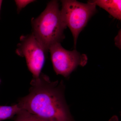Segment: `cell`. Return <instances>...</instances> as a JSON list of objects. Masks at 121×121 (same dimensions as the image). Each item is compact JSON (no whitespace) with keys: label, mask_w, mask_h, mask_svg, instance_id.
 <instances>
[{"label":"cell","mask_w":121,"mask_h":121,"mask_svg":"<svg viewBox=\"0 0 121 121\" xmlns=\"http://www.w3.org/2000/svg\"><path fill=\"white\" fill-rule=\"evenodd\" d=\"M30 84L29 94L17 104L21 109L45 121H75L65 101L62 82H52L41 73Z\"/></svg>","instance_id":"obj_1"},{"label":"cell","mask_w":121,"mask_h":121,"mask_svg":"<svg viewBox=\"0 0 121 121\" xmlns=\"http://www.w3.org/2000/svg\"><path fill=\"white\" fill-rule=\"evenodd\" d=\"M33 34L48 52L49 48L64 39V31L67 27L61 18L58 1L48 2L38 17L31 21Z\"/></svg>","instance_id":"obj_2"},{"label":"cell","mask_w":121,"mask_h":121,"mask_svg":"<svg viewBox=\"0 0 121 121\" xmlns=\"http://www.w3.org/2000/svg\"><path fill=\"white\" fill-rule=\"evenodd\" d=\"M60 15L63 22L73 35L76 48L79 35L91 17L96 12V6L89 2L84 4L75 0L61 1Z\"/></svg>","instance_id":"obj_3"},{"label":"cell","mask_w":121,"mask_h":121,"mask_svg":"<svg viewBox=\"0 0 121 121\" xmlns=\"http://www.w3.org/2000/svg\"><path fill=\"white\" fill-rule=\"evenodd\" d=\"M16 52L19 56L25 58L33 78H39L48 52L32 33L21 36Z\"/></svg>","instance_id":"obj_4"},{"label":"cell","mask_w":121,"mask_h":121,"mask_svg":"<svg viewBox=\"0 0 121 121\" xmlns=\"http://www.w3.org/2000/svg\"><path fill=\"white\" fill-rule=\"evenodd\" d=\"M48 52L54 70L57 74L65 78L69 76L78 66H85L87 56L76 50L70 51L63 47L60 43H56L49 48Z\"/></svg>","instance_id":"obj_5"},{"label":"cell","mask_w":121,"mask_h":121,"mask_svg":"<svg viewBox=\"0 0 121 121\" xmlns=\"http://www.w3.org/2000/svg\"><path fill=\"white\" fill-rule=\"evenodd\" d=\"M88 2L104 9L114 18L121 20V0H95L89 1Z\"/></svg>","instance_id":"obj_6"},{"label":"cell","mask_w":121,"mask_h":121,"mask_svg":"<svg viewBox=\"0 0 121 121\" xmlns=\"http://www.w3.org/2000/svg\"><path fill=\"white\" fill-rule=\"evenodd\" d=\"M21 110L17 104L11 106H0V121L13 117Z\"/></svg>","instance_id":"obj_7"},{"label":"cell","mask_w":121,"mask_h":121,"mask_svg":"<svg viewBox=\"0 0 121 121\" xmlns=\"http://www.w3.org/2000/svg\"><path fill=\"white\" fill-rule=\"evenodd\" d=\"M15 121H45L39 117L22 110L16 115Z\"/></svg>","instance_id":"obj_8"},{"label":"cell","mask_w":121,"mask_h":121,"mask_svg":"<svg viewBox=\"0 0 121 121\" xmlns=\"http://www.w3.org/2000/svg\"><path fill=\"white\" fill-rule=\"evenodd\" d=\"M15 1L17 7V12L19 13L28 5L35 1L33 0H16Z\"/></svg>","instance_id":"obj_9"},{"label":"cell","mask_w":121,"mask_h":121,"mask_svg":"<svg viewBox=\"0 0 121 121\" xmlns=\"http://www.w3.org/2000/svg\"><path fill=\"white\" fill-rule=\"evenodd\" d=\"M2 1L0 0V14L1 8V5H2Z\"/></svg>","instance_id":"obj_10"},{"label":"cell","mask_w":121,"mask_h":121,"mask_svg":"<svg viewBox=\"0 0 121 121\" xmlns=\"http://www.w3.org/2000/svg\"><path fill=\"white\" fill-rule=\"evenodd\" d=\"M1 82V79H0V83Z\"/></svg>","instance_id":"obj_11"}]
</instances>
